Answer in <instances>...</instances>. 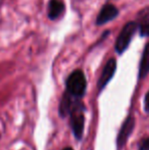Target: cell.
Here are the masks:
<instances>
[{
    "label": "cell",
    "instance_id": "6da1fadb",
    "mask_svg": "<svg viewBox=\"0 0 149 150\" xmlns=\"http://www.w3.org/2000/svg\"><path fill=\"white\" fill-rule=\"evenodd\" d=\"M86 78L82 71H73L66 80V92L75 97H82L86 91Z\"/></svg>",
    "mask_w": 149,
    "mask_h": 150
},
{
    "label": "cell",
    "instance_id": "7a4b0ae2",
    "mask_svg": "<svg viewBox=\"0 0 149 150\" xmlns=\"http://www.w3.org/2000/svg\"><path fill=\"white\" fill-rule=\"evenodd\" d=\"M137 23L135 22H129L128 24L125 25L123 30L121 31L119 37L115 42V50L117 53H123L129 46L130 42L132 40V37L135 34L137 30Z\"/></svg>",
    "mask_w": 149,
    "mask_h": 150
},
{
    "label": "cell",
    "instance_id": "3957f363",
    "mask_svg": "<svg viewBox=\"0 0 149 150\" xmlns=\"http://www.w3.org/2000/svg\"><path fill=\"white\" fill-rule=\"evenodd\" d=\"M115 69H117V61H115L114 58H112V59H109L107 61V63H106L105 67H104L101 76H100V79L97 84L98 89L102 90L105 87L106 84L112 80V76L114 75Z\"/></svg>",
    "mask_w": 149,
    "mask_h": 150
},
{
    "label": "cell",
    "instance_id": "277c9868",
    "mask_svg": "<svg viewBox=\"0 0 149 150\" xmlns=\"http://www.w3.org/2000/svg\"><path fill=\"white\" fill-rule=\"evenodd\" d=\"M134 126H135V120L132 117H129L125 120V122L121 126V131H119V136H117V147L119 148H121L126 144L128 138L130 137L132 131H133Z\"/></svg>",
    "mask_w": 149,
    "mask_h": 150
},
{
    "label": "cell",
    "instance_id": "5b68a950",
    "mask_svg": "<svg viewBox=\"0 0 149 150\" xmlns=\"http://www.w3.org/2000/svg\"><path fill=\"white\" fill-rule=\"evenodd\" d=\"M117 14H119V10L115 6L112 5V4H106L100 10L99 14L96 18V24L99 25V26L106 24L109 21H112L113 18H117Z\"/></svg>",
    "mask_w": 149,
    "mask_h": 150
},
{
    "label": "cell",
    "instance_id": "8992f818",
    "mask_svg": "<svg viewBox=\"0 0 149 150\" xmlns=\"http://www.w3.org/2000/svg\"><path fill=\"white\" fill-rule=\"evenodd\" d=\"M84 124H85V119H84L83 112L79 108L75 109L72 117V129L77 139H81L83 136Z\"/></svg>",
    "mask_w": 149,
    "mask_h": 150
},
{
    "label": "cell",
    "instance_id": "52a82bcc",
    "mask_svg": "<svg viewBox=\"0 0 149 150\" xmlns=\"http://www.w3.org/2000/svg\"><path fill=\"white\" fill-rule=\"evenodd\" d=\"M64 11V3L61 0H50L48 4V18L50 20H56Z\"/></svg>",
    "mask_w": 149,
    "mask_h": 150
},
{
    "label": "cell",
    "instance_id": "ba28073f",
    "mask_svg": "<svg viewBox=\"0 0 149 150\" xmlns=\"http://www.w3.org/2000/svg\"><path fill=\"white\" fill-rule=\"evenodd\" d=\"M149 73V43L146 44L144 48L143 54H142L141 63L139 69V77L144 78Z\"/></svg>",
    "mask_w": 149,
    "mask_h": 150
},
{
    "label": "cell",
    "instance_id": "9c48e42d",
    "mask_svg": "<svg viewBox=\"0 0 149 150\" xmlns=\"http://www.w3.org/2000/svg\"><path fill=\"white\" fill-rule=\"evenodd\" d=\"M72 95L68 94V92L64 93V96L61 98L60 101V105H59V115L62 117H66L68 113L72 110V98H71Z\"/></svg>",
    "mask_w": 149,
    "mask_h": 150
},
{
    "label": "cell",
    "instance_id": "30bf717a",
    "mask_svg": "<svg viewBox=\"0 0 149 150\" xmlns=\"http://www.w3.org/2000/svg\"><path fill=\"white\" fill-rule=\"evenodd\" d=\"M140 34L142 36H149V13L141 18L140 23Z\"/></svg>",
    "mask_w": 149,
    "mask_h": 150
},
{
    "label": "cell",
    "instance_id": "8fae6325",
    "mask_svg": "<svg viewBox=\"0 0 149 150\" xmlns=\"http://www.w3.org/2000/svg\"><path fill=\"white\" fill-rule=\"evenodd\" d=\"M142 150H149V138L146 139L142 145Z\"/></svg>",
    "mask_w": 149,
    "mask_h": 150
},
{
    "label": "cell",
    "instance_id": "7c38bea8",
    "mask_svg": "<svg viewBox=\"0 0 149 150\" xmlns=\"http://www.w3.org/2000/svg\"><path fill=\"white\" fill-rule=\"evenodd\" d=\"M145 109L146 111H149V92L145 97Z\"/></svg>",
    "mask_w": 149,
    "mask_h": 150
},
{
    "label": "cell",
    "instance_id": "4fadbf2b",
    "mask_svg": "<svg viewBox=\"0 0 149 150\" xmlns=\"http://www.w3.org/2000/svg\"><path fill=\"white\" fill-rule=\"evenodd\" d=\"M64 150H73V149L71 148V147H68V148H64Z\"/></svg>",
    "mask_w": 149,
    "mask_h": 150
}]
</instances>
